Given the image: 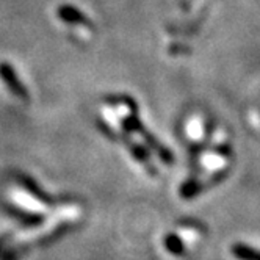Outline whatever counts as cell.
Listing matches in <instances>:
<instances>
[{
  "mask_svg": "<svg viewBox=\"0 0 260 260\" xmlns=\"http://www.w3.org/2000/svg\"><path fill=\"white\" fill-rule=\"evenodd\" d=\"M231 252L237 260H260V251L245 243L232 245Z\"/></svg>",
  "mask_w": 260,
  "mask_h": 260,
  "instance_id": "1",
  "label": "cell"
}]
</instances>
